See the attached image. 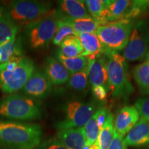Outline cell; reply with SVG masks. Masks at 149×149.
<instances>
[{
    "instance_id": "obj_36",
    "label": "cell",
    "mask_w": 149,
    "mask_h": 149,
    "mask_svg": "<svg viewBox=\"0 0 149 149\" xmlns=\"http://www.w3.org/2000/svg\"></svg>"
},
{
    "instance_id": "obj_23",
    "label": "cell",
    "mask_w": 149,
    "mask_h": 149,
    "mask_svg": "<svg viewBox=\"0 0 149 149\" xmlns=\"http://www.w3.org/2000/svg\"><path fill=\"white\" fill-rule=\"evenodd\" d=\"M114 132V117L109 113L97 141L100 149H109L113 139Z\"/></svg>"
},
{
    "instance_id": "obj_13",
    "label": "cell",
    "mask_w": 149,
    "mask_h": 149,
    "mask_svg": "<svg viewBox=\"0 0 149 149\" xmlns=\"http://www.w3.org/2000/svg\"><path fill=\"white\" fill-rule=\"evenodd\" d=\"M56 138L66 149H82L86 145L84 127L59 130Z\"/></svg>"
},
{
    "instance_id": "obj_28",
    "label": "cell",
    "mask_w": 149,
    "mask_h": 149,
    "mask_svg": "<svg viewBox=\"0 0 149 149\" xmlns=\"http://www.w3.org/2000/svg\"><path fill=\"white\" fill-rule=\"evenodd\" d=\"M149 10V0H135L131 3L126 15L125 19L133 20Z\"/></svg>"
},
{
    "instance_id": "obj_35",
    "label": "cell",
    "mask_w": 149,
    "mask_h": 149,
    "mask_svg": "<svg viewBox=\"0 0 149 149\" xmlns=\"http://www.w3.org/2000/svg\"><path fill=\"white\" fill-rule=\"evenodd\" d=\"M2 64V60H1V55L0 53V64Z\"/></svg>"
},
{
    "instance_id": "obj_2",
    "label": "cell",
    "mask_w": 149,
    "mask_h": 149,
    "mask_svg": "<svg viewBox=\"0 0 149 149\" xmlns=\"http://www.w3.org/2000/svg\"><path fill=\"white\" fill-rule=\"evenodd\" d=\"M103 53L107 59L108 76L112 96L117 99H127L134 92L127 61L118 52L104 50Z\"/></svg>"
},
{
    "instance_id": "obj_6",
    "label": "cell",
    "mask_w": 149,
    "mask_h": 149,
    "mask_svg": "<svg viewBox=\"0 0 149 149\" xmlns=\"http://www.w3.org/2000/svg\"><path fill=\"white\" fill-rule=\"evenodd\" d=\"M48 3L35 1H14L6 9L10 18L17 25H30L47 15Z\"/></svg>"
},
{
    "instance_id": "obj_34",
    "label": "cell",
    "mask_w": 149,
    "mask_h": 149,
    "mask_svg": "<svg viewBox=\"0 0 149 149\" xmlns=\"http://www.w3.org/2000/svg\"><path fill=\"white\" fill-rule=\"evenodd\" d=\"M82 149H100V147H99L97 142L96 141L95 143H94L92 145L86 144Z\"/></svg>"
},
{
    "instance_id": "obj_32",
    "label": "cell",
    "mask_w": 149,
    "mask_h": 149,
    "mask_svg": "<svg viewBox=\"0 0 149 149\" xmlns=\"http://www.w3.org/2000/svg\"><path fill=\"white\" fill-rule=\"evenodd\" d=\"M109 149H128L124 141V137L119 135L115 130L113 139Z\"/></svg>"
},
{
    "instance_id": "obj_16",
    "label": "cell",
    "mask_w": 149,
    "mask_h": 149,
    "mask_svg": "<svg viewBox=\"0 0 149 149\" xmlns=\"http://www.w3.org/2000/svg\"><path fill=\"white\" fill-rule=\"evenodd\" d=\"M130 3V0L107 1V8L102 18V24L125 19Z\"/></svg>"
},
{
    "instance_id": "obj_7",
    "label": "cell",
    "mask_w": 149,
    "mask_h": 149,
    "mask_svg": "<svg viewBox=\"0 0 149 149\" xmlns=\"http://www.w3.org/2000/svg\"><path fill=\"white\" fill-rule=\"evenodd\" d=\"M57 12L47 15L33 22L28 27V37L30 46L33 49L46 48L53 40L58 28Z\"/></svg>"
},
{
    "instance_id": "obj_21",
    "label": "cell",
    "mask_w": 149,
    "mask_h": 149,
    "mask_svg": "<svg viewBox=\"0 0 149 149\" xmlns=\"http://www.w3.org/2000/svg\"><path fill=\"white\" fill-rule=\"evenodd\" d=\"M133 77L142 95H149V53L133 69Z\"/></svg>"
},
{
    "instance_id": "obj_22",
    "label": "cell",
    "mask_w": 149,
    "mask_h": 149,
    "mask_svg": "<svg viewBox=\"0 0 149 149\" xmlns=\"http://www.w3.org/2000/svg\"><path fill=\"white\" fill-rule=\"evenodd\" d=\"M56 59L64 66L70 74L81 71L89 65V58L84 56L68 57L63 55L59 51L56 53Z\"/></svg>"
},
{
    "instance_id": "obj_9",
    "label": "cell",
    "mask_w": 149,
    "mask_h": 149,
    "mask_svg": "<svg viewBox=\"0 0 149 149\" xmlns=\"http://www.w3.org/2000/svg\"><path fill=\"white\" fill-rule=\"evenodd\" d=\"M95 106L77 100L67 102L64 108V117L57 123V129L84 127L95 112Z\"/></svg>"
},
{
    "instance_id": "obj_26",
    "label": "cell",
    "mask_w": 149,
    "mask_h": 149,
    "mask_svg": "<svg viewBox=\"0 0 149 149\" xmlns=\"http://www.w3.org/2000/svg\"><path fill=\"white\" fill-rule=\"evenodd\" d=\"M90 67V59H89V65L87 68L81 71L76 73L71 74L68 80V86L73 90L78 91H83L86 89L88 83V72Z\"/></svg>"
},
{
    "instance_id": "obj_4",
    "label": "cell",
    "mask_w": 149,
    "mask_h": 149,
    "mask_svg": "<svg viewBox=\"0 0 149 149\" xmlns=\"http://www.w3.org/2000/svg\"><path fill=\"white\" fill-rule=\"evenodd\" d=\"M133 26V20H119L99 26L95 33L104 50L119 52L126 47Z\"/></svg>"
},
{
    "instance_id": "obj_12",
    "label": "cell",
    "mask_w": 149,
    "mask_h": 149,
    "mask_svg": "<svg viewBox=\"0 0 149 149\" xmlns=\"http://www.w3.org/2000/svg\"><path fill=\"white\" fill-rule=\"evenodd\" d=\"M140 117L135 106H125L120 110L114 122V129L124 137L137 124Z\"/></svg>"
},
{
    "instance_id": "obj_18",
    "label": "cell",
    "mask_w": 149,
    "mask_h": 149,
    "mask_svg": "<svg viewBox=\"0 0 149 149\" xmlns=\"http://www.w3.org/2000/svg\"><path fill=\"white\" fill-rule=\"evenodd\" d=\"M60 13L72 19L88 18L89 15L84 1L81 0H62L58 1Z\"/></svg>"
},
{
    "instance_id": "obj_24",
    "label": "cell",
    "mask_w": 149,
    "mask_h": 149,
    "mask_svg": "<svg viewBox=\"0 0 149 149\" xmlns=\"http://www.w3.org/2000/svg\"><path fill=\"white\" fill-rule=\"evenodd\" d=\"M59 52L63 55L68 57H74L80 56L82 53L81 42L75 35H70L65 38L61 43Z\"/></svg>"
},
{
    "instance_id": "obj_15",
    "label": "cell",
    "mask_w": 149,
    "mask_h": 149,
    "mask_svg": "<svg viewBox=\"0 0 149 149\" xmlns=\"http://www.w3.org/2000/svg\"><path fill=\"white\" fill-rule=\"evenodd\" d=\"M45 74L52 84L55 86L68 82L71 74L57 59L52 57L46 59Z\"/></svg>"
},
{
    "instance_id": "obj_29",
    "label": "cell",
    "mask_w": 149,
    "mask_h": 149,
    "mask_svg": "<svg viewBox=\"0 0 149 149\" xmlns=\"http://www.w3.org/2000/svg\"><path fill=\"white\" fill-rule=\"evenodd\" d=\"M59 18V17H58ZM76 32L68 24L61 21L59 19L58 28L52 42L55 45L59 46L62 41L70 35H75Z\"/></svg>"
},
{
    "instance_id": "obj_20",
    "label": "cell",
    "mask_w": 149,
    "mask_h": 149,
    "mask_svg": "<svg viewBox=\"0 0 149 149\" xmlns=\"http://www.w3.org/2000/svg\"><path fill=\"white\" fill-rule=\"evenodd\" d=\"M18 29L6 10L0 8V45L16 38Z\"/></svg>"
},
{
    "instance_id": "obj_30",
    "label": "cell",
    "mask_w": 149,
    "mask_h": 149,
    "mask_svg": "<svg viewBox=\"0 0 149 149\" xmlns=\"http://www.w3.org/2000/svg\"><path fill=\"white\" fill-rule=\"evenodd\" d=\"M134 106L138 111L140 118L149 122V97L138 99Z\"/></svg>"
},
{
    "instance_id": "obj_5",
    "label": "cell",
    "mask_w": 149,
    "mask_h": 149,
    "mask_svg": "<svg viewBox=\"0 0 149 149\" xmlns=\"http://www.w3.org/2000/svg\"><path fill=\"white\" fill-rule=\"evenodd\" d=\"M149 53V21L142 19L134 24L123 57L126 61L144 60Z\"/></svg>"
},
{
    "instance_id": "obj_8",
    "label": "cell",
    "mask_w": 149,
    "mask_h": 149,
    "mask_svg": "<svg viewBox=\"0 0 149 149\" xmlns=\"http://www.w3.org/2000/svg\"><path fill=\"white\" fill-rule=\"evenodd\" d=\"M35 72L33 61L24 57L13 70H0V88L2 92L13 93L23 88Z\"/></svg>"
},
{
    "instance_id": "obj_25",
    "label": "cell",
    "mask_w": 149,
    "mask_h": 149,
    "mask_svg": "<svg viewBox=\"0 0 149 149\" xmlns=\"http://www.w3.org/2000/svg\"><path fill=\"white\" fill-rule=\"evenodd\" d=\"M102 128L103 127H102L99 124L97 113L95 111L91 120L84 126L86 137V144L92 145L95 143L97 141Z\"/></svg>"
},
{
    "instance_id": "obj_33",
    "label": "cell",
    "mask_w": 149,
    "mask_h": 149,
    "mask_svg": "<svg viewBox=\"0 0 149 149\" xmlns=\"http://www.w3.org/2000/svg\"><path fill=\"white\" fill-rule=\"evenodd\" d=\"M92 92L93 95L98 101H104L107 98L109 91L103 86H93Z\"/></svg>"
},
{
    "instance_id": "obj_1",
    "label": "cell",
    "mask_w": 149,
    "mask_h": 149,
    "mask_svg": "<svg viewBox=\"0 0 149 149\" xmlns=\"http://www.w3.org/2000/svg\"><path fill=\"white\" fill-rule=\"evenodd\" d=\"M42 136V128L37 124L0 120V144L6 148L35 149Z\"/></svg>"
},
{
    "instance_id": "obj_17",
    "label": "cell",
    "mask_w": 149,
    "mask_h": 149,
    "mask_svg": "<svg viewBox=\"0 0 149 149\" xmlns=\"http://www.w3.org/2000/svg\"><path fill=\"white\" fill-rule=\"evenodd\" d=\"M75 36L79 38L82 47L81 56L94 59L97 55L103 53L104 47L95 33H76Z\"/></svg>"
},
{
    "instance_id": "obj_11",
    "label": "cell",
    "mask_w": 149,
    "mask_h": 149,
    "mask_svg": "<svg viewBox=\"0 0 149 149\" xmlns=\"http://www.w3.org/2000/svg\"><path fill=\"white\" fill-rule=\"evenodd\" d=\"M88 79L93 86H103L110 91L108 76L107 59L104 53L90 59Z\"/></svg>"
},
{
    "instance_id": "obj_27",
    "label": "cell",
    "mask_w": 149,
    "mask_h": 149,
    "mask_svg": "<svg viewBox=\"0 0 149 149\" xmlns=\"http://www.w3.org/2000/svg\"><path fill=\"white\" fill-rule=\"evenodd\" d=\"M88 13L92 17L100 22L102 25V18L103 17L106 8L107 1L104 0H86L84 1Z\"/></svg>"
},
{
    "instance_id": "obj_31",
    "label": "cell",
    "mask_w": 149,
    "mask_h": 149,
    "mask_svg": "<svg viewBox=\"0 0 149 149\" xmlns=\"http://www.w3.org/2000/svg\"><path fill=\"white\" fill-rule=\"evenodd\" d=\"M35 149H66L55 137L48 139L40 143Z\"/></svg>"
},
{
    "instance_id": "obj_3",
    "label": "cell",
    "mask_w": 149,
    "mask_h": 149,
    "mask_svg": "<svg viewBox=\"0 0 149 149\" xmlns=\"http://www.w3.org/2000/svg\"><path fill=\"white\" fill-rule=\"evenodd\" d=\"M42 115L40 104L32 98L11 95L0 100V117L2 118L33 121L40 120Z\"/></svg>"
},
{
    "instance_id": "obj_14",
    "label": "cell",
    "mask_w": 149,
    "mask_h": 149,
    "mask_svg": "<svg viewBox=\"0 0 149 149\" xmlns=\"http://www.w3.org/2000/svg\"><path fill=\"white\" fill-rule=\"evenodd\" d=\"M127 146H143L149 145V122L140 118L124 137Z\"/></svg>"
},
{
    "instance_id": "obj_10",
    "label": "cell",
    "mask_w": 149,
    "mask_h": 149,
    "mask_svg": "<svg viewBox=\"0 0 149 149\" xmlns=\"http://www.w3.org/2000/svg\"><path fill=\"white\" fill-rule=\"evenodd\" d=\"M52 84L45 72L36 70L24 85L23 92L35 98L44 99L50 94Z\"/></svg>"
},
{
    "instance_id": "obj_19",
    "label": "cell",
    "mask_w": 149,
    "mask_h": 149,
    "mask_svg": "<svg viewBox=\"0 0 149 149\" xmlns=\"http://www.w3.org/2000/svg\"><path fill=\"white\" fill-rule=\"evenodd\" d=\"M57 15L61 21L68 24L76 33H95L99 26L101 25L100 22L92 17L82 19H72L62 15L59 12H57Z\"/></svg>"
}]
</instances>
